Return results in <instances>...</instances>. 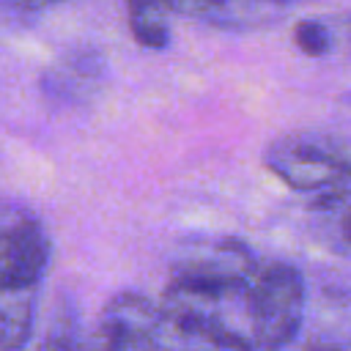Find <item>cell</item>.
Listing matches in <instances>:
<instances>
[{
  "label": "cell",
  "mask_w": 351,
  "mask_h": 351,
  "mask_svg": "<svg viewBox=\"0 0 351 351\" xmlns=\"http://www.w3.org/2000/svg\"><path fill=\"white\" fill-rule=\"evenodd\" d=\"M170 11L167 0H126L134 41L145 49H165L170 44Z\"/></svg>",
  "instance_id": "obj_9"
},
{
  "label": "cell",
  "mask_w": 351,
  "mask_h": 351,
  "mask_svg": "<svg viewBox=\"0 0 351 351\" xmlns=\"http://www.w3.org/2000/svg\"><path fill=\"white\" fill-rule=\"evenodd\" d=\"M307 304L304 277L296 266L274 261L261 266L250 288V335L258 351H282L302 329Z\"/></svg>",
  "instance_id": "obj_2"
},
{
  "label": "cell",
  "mask_w": 351,
  "mask_h": 351,
  "mask_svg": "<svg viewBox=\"0 0 351 351\" xmlns=\"http://www.w3.org/2000/svg\"><path fill=\"white\" fill-rule=\"evenodd\" d=\"M321 211L326 219H329V241L332 247L351 258V197H343L332 206H324V208H315Z\"/></svg>",
  "instance_id": "obj_12"
},
{
  "label": "cell",
  "mask_w": 351,
  "mask_h": 351,
  "mask_svg": "<svg viewBox=\"0 0 351 351\" xmlns=\"http://www.w3.org/2000/svg\"><path fill=\"white\" fill-rule=\"evenodd\" d=\"M304 351H343L340 346H332V343H313V346H307Z\"/></svg>",
  "instance_id": "obj_14"
},
{
  "label": "cell",
  "mask_w": 351,
  "mask_h": 351,
  "mask_svg": "<svg viewBox=\"0 0 351 351\" xmlns=\"http://www.w3.org/2000/svg\"><path fill=\"white\" fill-rule=\"evenodd\" d=\"M90 346L93 351H170V326L162 304L134 291L115 293L99 315Z\"/></svg>",
  "instance_id": "obj_4"
},
{
  "label": "cell",
  "mask_w": 351,
  "mask_h": 351,
  "mask_svg": "<svg viewBox=\"0 0 351 351\" xmlns=\"http://www.w3.org/2000/svg\"><path fill=\"white\" fill-rule=\"evenodd\" d=\"M263 165L291 189L313 195V208L351 197V140L329 132H285L263 151Z\"/></svg>",
  "instance_id": "obj_1"
},
{
  "label": "cell",
  "mask_w": 351,
  "mask_h": 351,
  "mask_svg": "<svg viewBox=\"0 0 351 351\" xmlns=\"http://www.w3.org/2000/svg\"><path fill=\"white\" fill-rule=\"evenodd\" d=\"M258 271L261 263L255 252L233 236L189 239L176 250L170 263V280L225 291H247Z\"/></svg>",
  "instance_id": "obj_3"
},
{
  "label": "cell",
  "mask_w": 351,
  "mask_h": 351,
  "mask_svg": "<svg viewBox=\"0 0 351 351\" xmlns=\"http://www.w3.org/2000/svg\"><path fill=\"white\" fill-rule=\"evenodd\" d=\"M49 266V236L22 206H8L0 233V288L36 291Z\"/></svg>",
  "instance_id": "obj_5"
},
{
  "label": "cell",
  "mask_w": 351,
  "mask_h": 351,
  "mask_svg": "<svg viewBox=\"0 0 351 351\" xmlns=\"http://www.w3.org/2000/svg\"><path fill=\"white\" fill-rule=\"evenodd\" d=\"M343 30H346L348 38H351V16H343Z\"/></svg>",
  "instance_id": "obj_16"
},
{
  "label": "cell",
  "mask_w": 351,
  "mask_h": 351,
  "mask_svg": "<svg viewBox=\"0 0 351 351\" xmlns=\"http://www.w3.org/2000/svg\"><path fill=\"white\" fill-rule=\"evenodd\" d=\"M8 5H16L19 11H41L47 5H55V3H63V0H5Z\"/></svg>",
  "instance_id": "obj_13"
},
{
  "label": "cell",
  "mask_w": 351,
  "mask_h": 351,
  "mask_svg": "<svg viewBox=\"0 0 351 351\" xmlns=\"http://www.w3.org/2000/svg\"><path fill=\"white\" fill-rule=\"evenodd\" d=\"M107 77V63L99 49L77 47L63 52L44 74L41 85L44 93L63 104H82L90 99L93 90L101 88Z\"/></svg>",
  "instance_id": "obj_6"
},
{
  "label": "cell",
  "mask_w": 351,
  "mask_h": 351,
  "mask_svg": "<svg viewBox=\"0 0 351 351\" xmlns=\"http://www.w3.org/2000/svg\"><path fill=\"white\" fill-rule=\"evenodd\" d=\"M293 44L307 58H324L332 49V30L321 19H302L293 27Z\"/></svg>",
  "instance_id": "obj_11"
},
{
  "label": "cell",
  "mask_w": 351,
  "mask_h": 351,
  "mask_svg": "<svg viewBox=\"0 0 351 351\" xmlns=\"http://www.w3.org/2000/svg\"><path fill=\"white\" fill-rule=\"evenodd\" d=\"M90 351H93V346H90Z\"/></svg>",
  "instance_id": "obj_17"
},
{
  "label": "cell",
  "mask_w": 351,
  "mask_h": 351,
  "mask_svg": "<svg viewBox=\"0 0 351 351\" xmlns=\"http://www.w3.org/2000/svg\"><path fill=\"white\" fill-rule=\"evenodd\" d=\"M258 3H266V5H271V8H282V5L296 3V0H258Z\"/></svg>",
  "instance_id": "obj_15"
},
{
  "label": "cell",
  "mask_w": 351,
  "mask_h": 351,
  "mask_svg": "<svg viewBox=\"0 0 351 351\" xmlns=\"http://www.w3.org/2000/svg\"><path fill=\"white\" fill-rule=\"evenodd\" d=\"M36 326V291H3L0 296V346L25 351Z\"/></svg>",
  "instance_id": "obj_7"
},
{
  "label": "cell",
  "mask_w": 351,
  "mask_h": 351,
  "mask_svg": "<svg viewBox=\"0 0 351 351\" xmlns=\"http://www.w3.org/2000/svg\"><path fill=\"white\" fill-rule=\"evenodd\" d=\"M36 351H90V337L82 332L77 310L69 302H60L55 307Z\"/></svg>",
  "instance_id": "obj_10"
},
{
  "label": "cell",
  "mask_w": 351,
  "mask_h": 351,
  "mask_svg": "<svg viewBox=\"0 0 351 351\" xmlns=\"http://www.w3.org/2000/svg\"><path fill=\"white\" fill-rule=\"evenodd\" d=\"M167 5L176 14L192 16V19H206L214 25H244L263 19L271 5L258 3V0H167Z\"/></svg>",
  "instance_id": "obj_8"
}]
</instances>
